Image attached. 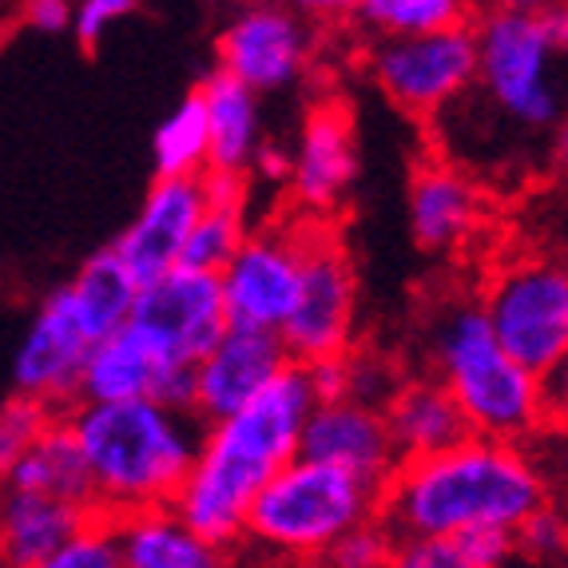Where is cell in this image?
Returning a JSON list of instances; mask_svg holds the SVG:
<instances>
[{
    "label": "cell",
    "mask_w": 568,
    "mask_h": 568,
    "mask_svg": "<svg viewBox=\"0 0 568 568\" xmlns=\"http://www.w3.org/2000/svg\"><path fill=\"white\" fill-rule=\"evenodd\" d=\"M203 120H207V171H239L243 175L263 143L258 95L246 92L227 72H211L200 88Z\"/></svg>",
    "instance_id": "603a6c76"
},
{
    "label": "cell",
    "mask_w": 568,
    "mask_h": 568,
    "mask_svg": "<svg viewBox=\"0 0 568 568\" xmlns=\"http://www.w3.org/2000/svg\"><path fill=\"white\" fill-rule=\"evenodd\" d=\"M155 180H200L207 171V120H203L200 92L183 95L163 115L152 140Z\"/></svg>",
    "instance_id": "83f0119b"
},
{
    "label": "cell",
    "mask_w": 568,
    "mask_h": 568,
    "mask_svg": "<svg viewBox=\"0 0 568 568\" xmlns=\"http://www.w3.org/2000/svg\"><path fill=\"white\" fill-rule=\"evenodd\" d=\"M160 366L128 331H115L108 338L92 342L80 366L77 402L92 406H112V402H140L152 398Z\"/></svg>",
    "instance_id": "d4e9b609"
},
{
    "label": "cell",
    "mask_w": 568,
    "mask_h": 568,
    "mask_svg": "<svg viewBox=\"0 0 568 568\" xmlns=\"http://www.w3.org/2000/svg\"><path fill=\"white\" fill-rule=\"evenodd\" d=\"M219 72L266 95L306 77L314 60V24H306L286 0H243L219 32Z\"/></svg>",
    "instance_id": "8fae6325"
},
{
    "label": "cell",
    "mask_w": 568,
    "mask_h": 568,
    "mask_svg": "<svg viewBox=\"0 0 568 568\" xmlns=\"http://www.w3.org/2000/svg\"><path fill=\"white\" fill-rule=\"evenodd\" d=\"M537 24H540V32L552 40V48H560V52H565V44H568V9H565V0H552L549 9H540Z\"/></svg>",
    "instance_id": "ab89813d"
},
{
    "label": "cell",
    "mask_w": 568,
    "mask_h": 568,
    "mask_svg": "<svg viewBox=\"0 0 568 568\" xmlns=\"http://www.w3.org/2000/svg\"><path fill=\"white\" fill-rule=\"evenodd\" d=\"M306 386H311L314 402H342L351 398V351L334 354V358H318L303 366Z\"/></svg>",
    "instance_id": "d590c367"
},
{
    "label": "cell",
    "mask_w": 568,
    "mask_h": 568,
    "mask_svg": "<svg viewBox=\"0 0 568 568\" xmlns=\"http://www.w3.org/2000/svg\"><path fill=\"white\" fill-rule=\"evenodd\" d=\"M227 326L219 278L207 271L175 266L168 275L135 286V303L123 331L152 354L163 374V369H195V362L223 338Z\"/></svg>",
    "instance_id": "9c48e42d"
},
{
    "label": "cell",
    "mask_w": 568,
    "mask_h": 568,
    "mask_svg": "<svg viewBox=\"0 0 568 568\" xmlns=\"http://www.w3.org/2000/svg\"><path fill=\"white\" fill-rule=\"evenodd\" d=\"M358 318V275L326 219H303V266H298V294L278 326V342L291 362L334 358L354 342Z\"/></svg>",
    "instance_id": "ba28073f"
},
{
    "label": "cell",
    "mask_w": 568,
    "mask_h": 568,
    "mask_svg": "<svg viewBox=\"0 0 568 568\" xmlns=\"http://www.w3.org/2000/svg\"><path fill=\"white\" fill-rule=\"evenodd\" d=\"M545 505H552V477L532 446L469 434L442 454L398 462L382 485L378 521L394 537L513 532Z\"/></svg>",
    "instance_id": "6da1fadb"
},
{
    "label": "cell",
    "mask_w": 568,
    "mask_h": 568,
    "mask_svg": "<svg viewBox=\"0 0 568 568\" xmlns=\"http://www.w3.org/2000/svg\"><path fill=\"white\" fill-rule=\"evenodd\" d=\"M60 417L84 457L92 513H104L112 521L175 501L200 454V422L155 398L112 406L77 402Z\"/></svg>",
    "instance_id": "3957f363"
},
{
    "label": "cell",
    "mask_w": 568,
    "mask_h": 568,
    "mask_svg": "<svg viewBox=\"0 0 568 568\" xmlns=\"http://www.w3.org/2000/svg\"><path fill=\"white\" fill-rule=\"evenodd\" d=\"M386 568H469L449 537H398Z\"/></svg>",
    "instance_id": "d6a6232c"
},
{
    "label": "cell",
    "mask_w": 568,
    "mask_h": 568,
    "mask_svg": "<svg viewBox=\"0 0 568 568\" xmlns=\"http://www.w3.org/2000/svg\"><path fill=\"white\" fill-rule=\"evenodd\" d=\"M298 266H303V223H266L258 231H246L239 251L215 275L227 323L278 334L298 294Z\"/></svg>",
    "instance_id": "7c38bea8"
},
{
    "label": "cell",
    "mask_w": 568,
    "mask_h": 568,
    "mask_svg": "<svg viewBox=\"0 0 568 568\" xmlns=\"http://www.w3.org/2000/svg\"><path fill=\"white\" fill-rule=\"evenodd\" d=\"M513 545H517V560L537 568H560L568 545V529H565V513L557 509V501L545 505L513 529Z\"/></svg>",
    "instance_id": "4dcf8cb0"
},
{
    "label": "cell",
    "mask_w": 568,
    "mask_h": 568,
    "mask_svg": "<svg viewBox=\"0 0 568 568\" xmlns=\"http://www.w3.org/2000/svg\"><path fill=\"white\" fill-rule=\"evenodd\" d=\"M394 532L382 521H366L358 529H351L346 537H338L323 557L314 560L318 568H386L389 552H394Z\"/></svg>",
    "instance_id": "1f68e13d"
},
{
    "label": "cell",
    "mask_w": 568,
    "mask_h": 568,
    "mask_svg": "<svg viewBox=\"0 0 568 568\" xmlns=\"http://www.w3.org/2000/svg\"><path fill=\"white\" fill-rule=\"evenodd\" d=\"M497 4H505V9H517V12H529V17H537L540 9H549L552 0H497Z\"/></svg>",
    "instance_id": "60d3db41"
},
{
    "label": "cell",
    "mask_w": 568,
    "mask_h": 568,
    "mask_svg": "<svg viewBox=\"0 0 568 568\" xmlns=\"http://www.w3.org/2000/svg\"><path fill=\"white\" fill-rule=\"evenodd\" d=\"M529 568H537V565H529Z\"/></svg>",
    "instance_id": "7bdbcfd3"
},
{
    "label": "cell",
    "mask_w": 568,
    "mask_h": 568,
    "mask_svg": "<svg viewBox=\"0 0 568 568\" xmlns=\"http://www.w3.org/2000/svg\"><path fill=\"white\" fill-rule=\"evenodd\" d=\"M203 211L200 180H155V187L143 195L140 211L128 227L120 231L108 251L115 263L132 275L135 286L175 271L183 258V246Z\"/></svg>",
    "instance_id": "2e32d148"
},
{
    "label": "cell",
    "mask_w": 568,
    "mask_h": 568,
    "mask_svg": "<svg viewBox=\"0 0 568 568\" xmlns=\"http://www.w3.org/2000/svg\"><path fill=\"white\" fill-rule=\"evenodd\" d=\"M489 4H497V0H469V9H489Z\"/></svg>",
    "instance_id": "b9f144b4"
},
{
    "label": "cell",
    "mask_w": 568,
    "mask_h": 568,
    "mask_svg": "<svg viewBox=\"0 0 568 568\" xmlns=\"http://www.w3.org/2000/svg\"><path fill=\"white\" fill-rule=\"evenodd\" d=\"M477 72L474 88L497 115L529 135L560 128V48L540 32L537 17L505 4H489L469 17Z\"/></svg>",
    "instance_id": "8992f818"
},
{
    "label": "cell",
    "mask_w": 568,
    "mask_h": 568,
    "mask_svg": "<svg viewBox=\"0 0 568 568\" xmlns=\"http://www.w3.org/2000/svg\"><path fill=\"white\" fill-rule=\"evenodd\" d=\"M429 378L454 398L465 429L532 446L549 429V382L532 378L493 338L477 303H454L429 326Z\"/></svg>",
    "instance_id": "277c9868"
},
{
    "label": "cell",
    "mask_w": 568,
    "mask_h": 568,
    "mask_svg": "<svg viewBox=\"0 0 568 568\" xmlns=\"http://www.w3.org/2000/svg\"><path fill=\"white\" fill-rule=\"evenodd\" d=\"M84 354L88 342L80 338V331L72 326V318H68L57 294H48L17 346L12 389H17L20 398L40 402L52 414H68V409L77 406Z\"/></svg>",
    "instance_id": "e0dca14e"
},
{
    "label": "cell",
    "mask_w": 568,
    "mask_h": 568,
    "mask_svg": "<svg viewBox=\"0 0 568 568\" xmlns=\"http://www.w3.org/2000/svg\"><path fill=\"white\" fill-rule=\"evenodd\" d=\"M120 568H231V549L183 525L171 505L115 517Z\"/></svg>",
    "instance_id": "d6986e66"
},
{
    "label": "cell",
    "mask_w": 568,
    "mask_h": 568,
    "mask_svg": "<svg viewBox=\"0 0 568 568\" xmlns=\"http://www.w3.org/2000/svg\"><path fill=\"white\" fill-rule=\"evenodd\" d=\"M0 568H4V565H0Z\"/></svg>",
    "instance_id": "ee69618b"
},
{
    "label": "cell",
    "mask_w": 568,
    "mask_h": 568,
    "mask_svg": "<svg viewBox=\"0 0 568 568\" xmlns=\"http://www.w3.org/2000/svg\"><path fill=\"white\" fill-rule=\"evenodd\" d=\"M366 72L394 108L414 120H434L474 88V32L469 24H462L429 37L369 40Z\"/></svg>",
    "instance_id": "30bf717a"
},
{
    "label": "cell",
    "mask_w": 568,
    "mask_h": 568,
    "mask_svg": "<svg viewBox=\"0 0 568 568\" xmlns=\"http://www.w3.org/2000/svg\"><path fill=\"white\" fill-rule=\"evenodd\" d=\"M493 338L517 366L549 382L568 358V275L557 258H513L485 286L481 303Z\"/></svg>",
    "instance_id": "52a82bcc"
},
{
    "label": "cell",
    "mask_w": 568,
    "mask_h": 568,
    "mask_svg": "<svg viewBox=\"0 0 568 568\" xmlns=\"http://www.w3.org/2000/svg\"><path fill=\"white\" fill-rule=\"evenodd\" d=\"M382 417H386L398 462L442 454V449L457 446L462 437H469L454 398L429 374L426 378H402V386L382 406Z\"/></svg>",
    "instance_id": "ffe728a7"
},
{
    "label": "cell",
    "mask_w": 568,
    "mask_h": 568,
    "mask_svg": "<svg viewBox=\"0 0 568 568\" xmlns=\"http://www.w3.org/2000/svg\"><path fill=\"white\" fill-rule=\"evenodd\" d=\"M306 24H334V20H351L358 0H286Z\"/></svg>",
    "instance_id": "74e56055"
},
{
    "label": "cell",
    "mask_w": 568,
    "mask_h": 568,
    "mask_svg": "<svg viewBox=\"0 0 568 568\" xmlns=\"http://www.w3.org/2000/svg\"><path fill=\"white\" fill-rule=\"evenodd\" d=\"M140 0H77L72 9V32L80 44H100L115 20L132 17Z\"/></svg>",
    "instance_id": "e575fe53"
},
{
    "label": "cell",
    "mask_w": 568,
    "mask_h": 568,
    "mask_svg": "<svg viewBox=\"0 0 568 568\" xmlns=\"http://www.w3.org/2000/svg\"><path fill=\"white\" fill-rule=\"evenodd\" d=\"M200 187L203 211L187 235L180 266L219 275L227 266V258L239 251V243L246 239V231H251L246 227L251 187H246V175H239V171H203Z\"/></svg>",
    "instance_id": "7402d4cb"
},
{
    "label": "cell",
    "mask_w": 568,
    "mask_h": 568,
    "mask_svg": "<svg viewBox=\"0 0 568 568\" xmlns=\"http://www.w3.org/2000/svg\"><path fill=\"white\" fill-rule=\"evenodd\" d=\"M92 509L44 493H24L12 485H0V565L32 568L40 557L57 549L60 540L84 525Z\"/></svg>",
    "instance_id": "44dd1931"
},
{
    "label": "cell",
    "mask_w": 568,
    "mask_h": 568,
    "mask_svg": "<svg viewBox=\"0 0 568 568\" xmlns=\"http://www.w3.org/2000/svg\"><path fill=\"white\" fill-rule=\"evenodd\" d=\"M358 180V140L354 120L342 104H318L306 112L298 143L291 148V187L294 207L306 219H331Z\"/></svg>",
    "instance_id": "4fadbf2b"
},
{
    "label": "cell",
    "mask_w": 568,
    "mask_h": 568,
    "mask_svg": "<svg viewBox=\"0 0 568 568\" xmlns=\"http://www.w3.org/2000/svg\"><path fill=\"white\" fill-rule=\"evenodd\" d=\"M286 351L278 334L251 331V326H227L223 338L195 362L191 369V417L200 426H211L219 417L235 414L246 402L263 394L286 366Z\"/></svg>",
    "instance_id": "5bb4252c"
},
{
    "label": "cell",
    "mask_w": 568,
    "mask_h": 568,
    "mask_svg": "<svg viewBox=\"0 0 568 568\" xmlns=\"http://www.w3.org/2000/svg\"><path fill=\"white\" fill-rule=\"evenodd\" d=\"M409 235L426 255H449L481 223V187L462 168L429 160L409 175Z\"/></svg>",
    "instance_id": "ac0fdd59"
},
{
    "label": "cell",
    "mask_w": 568,
    "mask_h": 568,
    "mask_svg": "<svg viewBox=\"0 0 568 568\" xmlns=\"http://www.w3.org/2000/svg\"><path fill=\"white\" fill-rule=\"evenodd\" d=\"M462 549V557L469 560V568H509L517 560V545L513 532L501 529H474L462 537H449Z\"/></svg>",
    "instance_id": "836d02e7"
},
{
    "label": "cell",
    "mask_w": 568,
    "mask_h": 568,
    "mask_svg": "<svg viewBox=\"0 0 568 568\" xmlns=\"http://www.w3.org/2000/svg\"><path fill=\"white\" fill-rule=\"evenodd\" d=\"M469 17V0H358L351 20L366 40H406L462 29Z\"/></svg>",
    "instance_id": "4316f807"
},
{
    "label": "cell",
    "mask_w": 568,
    "mask_h": 568,
    "mask_svg": "<svg viewBox=\"0 0 568 568\" xmlns=\"http://www.w3.org/2000/svg\"><path fill=\"white\" fill-rule=\"evenodd\" d=\"M311 409L314 394L303 366L286 362L278 378L243 409L203 426L200 454L171 501L175 517L223 549L239 545L258 489L298 457V437Z\"/></svg>",
    "instance_id": "7a4b0ae2"
},
{
    "label": "cell",
    "mask_w": 568,
    "mask_h": 568,
    "mask_svg": "<svg viewBox=\"0 0 568 568\" xmlns=\"http://www.w3.org/2000/svg\"><path fill=\"white\" fill-rule=\"evenodd\" d=\"M32 568H120V545H115V521L104 513H88L84 525L57 549L40 557Z\"/></svg>",
    "instance_id": "f1b7e54d"
},
{
    "label": "cell",
    "mask_w": 568,
    "mask_h": 568,
    "mask_svg": "<svg viewBox=\"0 0 568 568\" xmlns=\"http://www.w3.org/2000/svg\"><path fill=\"white\" fill-rule=\"evenodd\" d=\"M57 417L60 414H52V409H44L32 398H20V394H12V398L0 406V481L12 474V465H17L20 457L37 446L40 434H44Z\"/></svg>",
    "instance_id": "f546056e"
},
{
    "label": "cell",
    "mask_w": 568,
    "mask_h": 568,
    "mask_svg": "<svg viewBox=\"0 0 568 568\" xmlns=\"http://www.w3.org/2000/svg\"><path fill=\"white\" fill-rule=\"evenodd\" d=\"M29 24L44 37H60L72 29V0H29L24 4Z\"/></svg>",
    "instance_id": "8d00e7d4"
},
{
    "label": "cell",
    "mask_w": 568,
    "mask_h": 568,
    "mask_svg": "<svg viewBox=\"0 0 568 568\" xmlns=\"http://www.w3.org/2000/svg\"><path fill=\"white\" fill-rule=\"evenodd\" d=\"M0 485H12V489H24V493H44V497H60V501L92 509L84 457H80L77 442L68 434L64 417H57V422L40 434L37 446L12 465V474Z\"/></svg>",
    "instance_id": "484cf974"
},
{
    "label": "cell",
    "mask_w": 568,
    "mask_h": 568,
    "mask_svg": "<svg viewBox=\"0 0 568 568\" xmlns=\"http://www.w3.org/2000/svg\"><path fill=\"white\" fill-rule=\"evenodd\" d=\"M298 457L323 462L366 485H378V489L398 469V454H394L382 409L362 406L354 398L314 402L303 437H298Z\"/></svg>",
    "instance_id": "9a60e30c"
},
{
    "label": "cell",
    "mask_w": 568,
    "mask_h": 568,
    "mask_svg": "<svg viewBox=\"0 0 568 568\" xmlns=\"http://www.w3.org/2000/svg\"><path fill=\"white\" fill-rule=\"evenodd\" d=\"M251 168L263 175V180L271 183H286V175H291V148H278V143H258L255 160H251Z\"/></svg>",
    "instance_id": "f35d334b"
},
{
    "label": "cell",
    "mask_w": 568,
    "mask_h": 568,
    "mask_svg": "<svg viewBox=\"0 0 568 568\" xmlns=\"http://www.w3.org/2000/svg\"><path fill=\"white\" fill-rule=\"evenodd\" d=\"M52 294H57L60 306L68 311V318H72V326L80 331V338L92 346V342L123 331V323H128V314H132V303H135V283H132V275L115 263L112 251H95L77 271V278Z\"/></svg>",
    "instance_id": "cb8c5ba5"
},
{
    "label": "cell",
    "mask_w": 568,
    "mask_h": 568,
    "mask_svg": "<svg viewBox=\"0 0 568 568\" xmlns=\"http://www.w3.org/2000/svg\"><path fill=\"white\" fill-rule=\"evenodd\" d=\"M378 485H366L323 462L294 457L251 501L243 540L275 560L314 565L338 537L378 521Z\"/></svg>",
    "instance_id": "5b68a950"
}]
</instances>
